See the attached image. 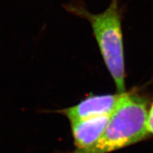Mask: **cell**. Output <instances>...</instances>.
Here are the masks:
<instances>
[{"mask_svg":"<svg viewBox=\"0 0 153 153\" xmlns=\"http://www.w3.org/2000/svg\"><path fill=\"white\" fill-rule=\"evenodd\" d=\"M65 7L69 12L90 23L101 55L118 92H125L126 66L120 0H111L108 8L100 14L89 12L82 0H73Z\"/></svg>","mask_w":153,"mask_h":153,"instance_id":"cell-1","label":"cell"},{"mask_svg":"<svg viewBox=\"0 0 153 153\" xmlns=\"http://www.w3.org/2000/svg\"><path fill=\"white\" fill-rule=\"evenodd\" d=\"M148 101L136 91H125L111 114L102 135L91 146L61 153H109L136 144L151 135L147 131Z\"/></svg>","mask_w":153,"mask_h":153,"instance_id":"cell-2","label":"cell"},{"mask_svg":"<svg viewBox=\"0 0 153 153\" xmlns=\"http://www.w3.org/2000/svg\"><path fill=\"white\" fill-rule=\"evenodd\" d=\"M123 93L88 96L74 106L57 110L55 112L65 116L70 123L109 116L114 111Z\"/></svg>","mask_w":153,"mask_h":153,"instance_id":"cell-3","label":"cell"},{"mask_svg":"<svg viewBox=\"0 0 153 153\" xmlns=\"http://www.w3.org/2000/svg\"><path fill=\"white\" fill-rule=\"evenodd\" d=\"M110 116H102L70 123L75 149L82 150L93 145L106 129Z\"/></svg>","mask_w":153,"mask_h":153,"instance_id":"cell-4","label":"cell"},{"mask_svg":"<svg viewBox=\"0 0 153 153\" xmlns=\"http://www.w3.org/2000/svg\"><path fill=\"white\" fill-rule=\"evenodd\" d=\"M147 131L150 135H153V101L151 103L150 108H148V116L146 121Z\"/></svg>","mask_w":153,"mask_h":153,"instance_id":"cell-5","label":"cell"}]
</instances>
